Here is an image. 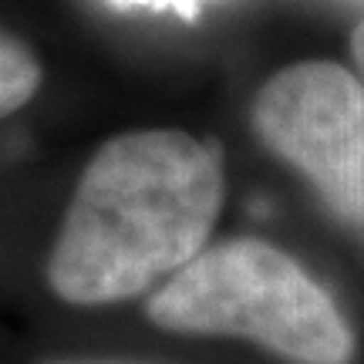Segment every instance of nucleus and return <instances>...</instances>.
Masks as SVG:
<instances>
[{
  "label": "nucleus",
  "instance_id": "obj_1",
  "mask_svg": "<svg viewBox=\"0 0 364 364\" xmlns=\"http://www.w3.org/2000/svg\"><path fill=\"white\" fill-rule=\"evenodd\" d=\"M226 206V159L182 129L118 132L85 162L44 280L68 307L145 300L206 247Z\"/></svg>",
  "mask_w": 364,
  "mask_h": 364
},
{
  "label": "nucleus",
  "instance_id": "obj_2",
  "mask_svg": "<svg viewBox=\"0 0 364 364\" xmlns=\"http://www.w3.org/2000/svg\"><path fill=\"white\" fill-rule=\"evenodd\" d=\"M142 307L166 334L243 341L280 364L358 358V331L338 297L294 253L260 236L209 240Z\"/></svg>",
  "mask_w": 364,
  "mask_h": 364
},
{
  "label": "nucleus",
  "instance_id": "obj_7",
  "mask_svg": "<svg viewBox=\"0 0 364 364\" xmlns=\"http://www.w3.org/2000/svg\"><path fill=\"white\" fill-rule=\"evenodd\" d=\"M351 54H354V65H358V78L364 81V21L354 27L351 34Z\"/></svg>",
  "mask_w": 364,
  "mask_h": 364
},
{
  "label": "nucleus",
  "instance_id": "obj_6",
  "mask_svg": "<svg viewBox=\"0 0 364 364\" xmlns=\"http://www.w3.org/2000/svg\"><path fill=\"white\" fill-rule=\"evenodd\" d=\"M118 7H156V11H179V14H193L203 0H112Z\"/></svg>",
  "mask_w": 364,
  "mask_h": 364
},
{
  "label": "nucleus",
  "instance_id": "obj_3",
  "mask_svg": "<svg viewBox=\"0 0 364 364\" xmlns=\"http://www.w3.org/2000/svg\"><path fill=\"white\" fill-rule=\"evenodd\" d=\"M257 142L304 176L341 223L364 230V81L334 61H297L260 85Z\"/></svg>",
  "mask_w": 364,
  "mask_h": 364
},
{
  "label": "nucleus",
  "instance_id": "obj_4",
  "mask_svg": "<svg viewBox=\"0 0 364 364\" xmlns=\"http://www.w3.org/2000/svg\"><path fill=\"white\" fill-rule=\"evenodd\" d=\"M41 88V65L24 41L0 31V118L21 112Z\"/></svg>",
  "mask_w": 364,
  "mask_h": 364
},
{
  "label": "nucleus",
  "instance_id": "obj_5",
  "mask_svg": "<svg viewBox=\"0 0 364 364\" xmlns=\"http://www.w3.org/2000/svg\"><path fill=\"white\" fill-rule=\"evenodd\" d=\"M38 364H156V361L118 358V354H61V358H44Z\"/></svg>",
  "mask_w": 364,
  "mask_h": 364
}]
</instances>
